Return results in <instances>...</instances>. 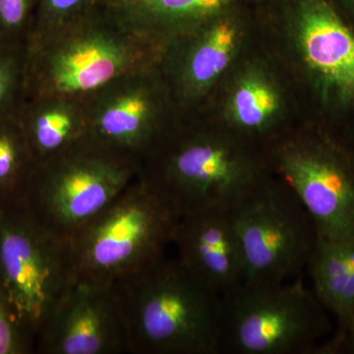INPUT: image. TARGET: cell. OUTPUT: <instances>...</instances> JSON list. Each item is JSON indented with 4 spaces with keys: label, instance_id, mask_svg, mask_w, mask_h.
I'll return each mask as SVG.
<instances>
[{
    "label": "cell",
    "instance_id": "cell-13",
    "mask_svg": "<svg viewBox=\"0 0 354 354\" xmlns=\"http://www.w3.org/2000/svg\"><path fill=\"white\" fill-rule=\"evenodd\" d=\"M248 28L235 6L169 41V64L177 92L186 101L208 95L234 68Z\"/></svg>",
    "mask_w": 354,
    "mask_h": 354
},
{
    "label": "cell",
    "instance_id": "cell-11",
    "mask_svg": "<svg viewBox=\"0 0 354 354\" xmlns=\"http://www.w3.org/2000/svg\"><path fill=\"white\" fill-rule=\"evenodd\" d=\"M41 354L127 353V337L109 286L74 279L35 341Z\"/></svg>",
    "mask_w": 354,
    "mask_h": 354
},
{
    "label": "cell",
    "instance_id": "cell-24",
    "mask_svg": "<svg viewBox=\"0 0 354 354\" xmlns=\"http://www.w3.org/2000/svg\"><path fill=\"white\" fill-rule=\"evenodd\" d=\"M342 346H346L349 353L354 354V314L349 321L348 328L342 335L341 342H339L337 351L341 349Z\"/></svg>",
    "mask_w": 354,
    "mask_h": 354
},
{
    "label": "cell",
    "instance_id": "cell-5",
    "mask_svg": "<svg viewBox=\"0 0 354 354\" xmlns=\"http://www.w3.org/2000/svg\"><path fill=\"white\" fill-rule=\"evenodd\" d=\"M328 313L304 276L274 288L241 286L221 297L220 353H315L330 329Z\"/></svg>",
    "mask_w": 354,
    "mask_h": 354
},
{
    "label": "cell",
    "instance_id": "cell-2",
    "mask_svg": "<svg viewBox=\"0 0 354 354\" xmlns=\"http://www.w3.org/2000/svg\"><path fill=\"white\" fill-rule=\"evenodd\" d=\"M255 148L221 127L192 133L160 144L139 178L178 218L202 209H234L270 172Z\"/></svg>",
    "mask_w": 354,
    "mask_h": 354
},
{
    "label": "cell",
    "instance_id": "cell-6",
    "mask_svg": "<svg viewBox=\"0 0 354 354\" xmlns=\"http://www.w3.org/2000/svg\"><path fill=\"white\" fill-rule=\"evenodd\" d=\"M262 153L304 205L319 239H354L353 147L314 127L279 135Z\"/></svg>",
    "mask_w": 354,
    "mask_h": 354
},
{
    "label": "cell",
    "instance_id": "cell-1",
    "mask_svg": "<svg viewBox=\"0 0 354 354\" xmlns=\"http://www.w3.org/2000/svg\"><path fill=\"white\" fill-rule=\"evenodd\" d=\"M127 353L220 354L221 297L167 255L109 286Z\"/></svg>",
    "mask_w": 354,
    "mask_h": 354
},
{
    "label": "cell",
    "instance_id": "cell-3",
    "mask_svg": "<svg viewBox=\"0 0 354 354\" xmlns=\"http://www.w3.org/2000/svg\"><path fill=\"white\" fill-rule=\"evenodd\" d=\"M178 216L141 179H134L68 244L75 278L111 286L167 255Z\"/></svg>",
    "mask_w": 354,
    "mask_h": 354
},
{
    "label": "cell",
    "instance_id": "cell-4",
    "mask_svg": "<svg viewBox=\"0 0 354 354\" xmlns=\"http://www.w3.org/2000/svg\"><path fill=\"white\" fill-rule=\"evenodd\" d=\"M281 26L316 127L354 148V28L333 0H288Z\"/></svg>",
    "mask_w": 354,
    "mask_h": 354
},
{
    "label": "cell",
    "instance_id": "cell-21",
    "mask_svg": "<svg viewBox=\"0 0 354 354\" xmlns=\"http://www.w3.org/2000/svg\"><path fill=\"white\" fill-rule=\"evenodd\" d=\"M95 0H37L39 32L50 31L53 27H64L85 17Z\"/></svg>",
    "mask_w": 354,
    "mask_h": 354
},
{
    "label": "cell",
    "instance_id": "cell-22",
    "mask_svg": "<svg viewBox=\"0 0 354 354\" xmlns=\"http://www.w3.org/2000/svg\"><path fill=\"white\" fill-rule=\"evenodd\" d=\"M34 342L21 327L0 281V354H28Z\"/></svg>",
    "mask_w": 354,
    "mask_h": 354
},
{
    "label": "cell",
    "instance_id": "cell-19",
    "mask_svg": "<svg viewBox=\"0 0 354 354\" xmlns=\"http://www.w3.org/2000/svg\"><path fill=\"white\" fill-rule=\"evenodd\" d=\"M36 167L16 115L0 120V205L24 199Z\"/></svg>",
    "mask_w": 354,
    "mask_h": 354
},
{
    "label": "cell",
    "instance_id": "cell-17",
    "mask_svg": "<svg viewBox=\"0 0 354 354\" xmlns=\"http://www.w3.org/2000/svg\"><path fill=\"white\" fill-rule=\"evenodd\" d=\"M239 0H109L114 17L140 36L171 39L235 6Z\"/></svg>",
    "mask_w": 354,
    "mask_h": 354
},
{
    "label": "cell",
    "instance_id": "cell-15",
    "mask_svg": "<svg viewBox=\"0 0 354 354\" xmlns=\"http://www.w3.org/2000/svg\"><path fill=\"white\" fill-rule=\"evenodd\" d=\"M225 79L220 127L254 146L264 147L281 135L286 99L268 64L258 59L239 62Z\"/></svg>",
    "mask_w": 354,
    "mask_h": 354
},
{
    "label": "cell",
    "instance_id": "cell-14",
    "mask_svg": "<svg viewBox=\"0 0 354 354\" xmlns=\"http://www.w3.org/2000/svg\"><path fill=\"white\" fill-rule=\"evenodd\" d=\"M172 244L179 262L221 297L243 283V255L232 209H202L179 216Z\"/></svg>",
    "mask_w": 354,
    "mask_h": 354
},
{
    "label": "cell",
    "instance_id": "cell-25",
    "mask_svg": "<svg viewBox=\"0 0 354 354\" xmlns=\"http://www.w3.org/2000/svg\"><path fill=\"white\" fill-rule=\"evenodd\" d=\"M349 24L354 28V0H333Z\"/></svg>",
    "mask_w": 354,
    "mask_h": 354
},
{
    "label": "cell",
    "instance_id": "cell-18",
    "mask_svg": "<svg viewBox=\"0 0 354 354\" xmlns=\"http://www.w3.org/2000/svg\"><path fill=\"white\" fill-rule=\"evenodd\" d=\"M21 113L24 114L17 113L16 118L37 165L46 164L85 144L87 127L67 109L50 106L27 109Z\"/></svg>",
    "mask_w": 354,
    "mask_h": 354
},
{
    "label": "cell",
    "instance_id": "cell-16",
    "mask_svg": "<svg viewBox=\"0 0 354 354\" xmlns=\"http://www.w3.org/2000/svg\"><path fill=\"white\" fill-rule=\"evenodd\" d=\"M306 269L314 295L334 315L337 333L321 353L337 351L342 335L354 314V239L339 241L319 239Z\"/></svg>",
    "mask_w": 354,
    "mask_h": 354
},
{
    "label": "cell",
    "instance_id": "cell-10",
    "mask_svg": "<svg viewBox=\"0 0 354 354\" xmlns=\"http://www.w3.org/2000/svg\"><path fill=\"white\" fill-rule=\"evenodd\" d=\"M81 19L55 41L35 39L28 46L27 80L41 94L76 95L99 90L128 73L141 59V50L125 34Z\"/></svg>",
    "mask_w": 354,
    "mask_h": 354
},
{
    "label": "cell",
    "instance_id": "cell-12",
    "mask_svg": "<svg viewBox=\"0 0 354 354\" xmlns=\"http://www.w3.org/2000/svg\"><path fill=\"white\" fill-rule=\"evenodd\" d=\"M104 87L87 122L86 144L136 165L137 157L162 143L160 91L148 76L130 73Z\"/></svg>",
    "mask_w": 354,
    "mask_h": 354
},
{
    "label": "cell",
    "instance_id": "cell-20",
    "mask_svg": "<svg viewBox=\"0 0 354 354\" xmlns=\"http://www.w3.org/2000/svg\"><path fill=\"white\" fill-rule=\"evenodd\" d=\"M28 48L0 41V120L17 114L20 93L26 88Z\"/></svg>",
    "mask_w": 354,
    "mask_h": 354
},
{
    "label": "cell",
    "instance_id": "cell-9",
    "mask_svg": "<svg viewBox=\"0 0 354 354\" xmlns=\"http://www.w3.org/2000/svg\"><path fill=\"white\" fill-rule=\"evenodd\" d=\"M136 176L133 162L83 144L37 165L23 200L41 227L68 242Z\"/></svg>",
    "mask_w": 354,
    "mask_h": 354
},
{
    "label": "cell",
    "instance_id": "cell-7",
    "mask_svg": "<svg viewBox=\"0 0 354 354\" xmlns=\"http://www.w3.org/2000/svg\"><path fill=\"white\" fill-rule=\"evenodd\" d=\"M232 215L244 260L242 286L274 288L302 276L318 235L283 180L269 172L235 205Z\"/></svg>",
    "mask_w": 354,
    "mask_h": 354
},
{
    "label": "cell",
    "instance_id": "cell-23",
    "mask_svg": "<svg viewBox=\"0 0 354 354\" xmlns=\"http://www.w3.org/2000/svg\"><path fill=\"white\" fill-rule=\"evenodd\" d=\"M37 0H0V41H13L24 30Z\"/></svg>",
    "mask_w": 354,
    "mask_h": 354
},
{
    "label": "cell",
    "instance_id": "cell-8",
    "mask_svg": "<svg viewBox=\"0 0 354 354\" xmlns=\"http://www.w3.org/2000/svg\"><path fill=\"white\" fill-rule=\"evenodd\" d=\"M74 279L67 242L41 227L24 200L0 205V281L34 349L44 323Z\"/></svg>",
    "mask_w": 354,
    "mask_h": 354
}]
</instances>
